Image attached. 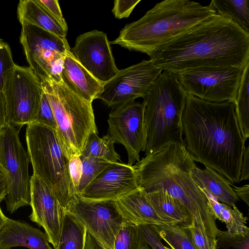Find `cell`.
Masks as SVG:
<instances>
[{
	"label": "cell",
	"mask_w": 249,
	"mask_h": 249,
	"mask_svg": "<svg viewBox=\"0 0 249 249\" xmlns=\"http://www.w3.org/2000/svg\"><path fill=\"white\" fill-rule=\"evenodd\" d=\"M181 123L186 149L230 183L240 182L245 141L234 102L213 103L187 93Z\"/></svg>",
	"instance_id": "obj_1"
},
{
	"label": "cell",
	"mask_w": 249,
	"mask_h": 249,
	"mask_svg": "<svg viewBox=\"0 0 249 249\" xmlns=\"http://www.w3.org/2000/svg\"><path fill=\"white\" fill-rule=\"evenodd\" d=\"M150 57L157 68L174 74L201 67L243 70L249 62V33L216 14L163 45Z\"/></svg>",
	"instance_id": "obj_2"
},
{
	"label": "cell",
	"mask_w": 249,
	"mask_h": 249,
	"mask_svg": "<svg viewBox=\"0 0 249 249\" xmlns=\"http://www.w3.org/2000/svg\"><path fill=\"white\" fill-rule=\"evenodd\" d=\"M195 161L185 146L170 145L145 155L133 166L139 187L145 193L165 191L184 207L191 216L192 226L215 238L219 230L215 219L205 194L192 176Z\"/></svg>",
	"instance_id": "obj_3"
},
{
	"label": "cell",
	"mask_w": 249,
	"mask_h": 249,
	"mask_svg": "<svg viewBox=\"0 0 249 249\" xmlns=\"http://www.w3.org/2000/svg\"><path fill=\"white\" fill-rule=\"evenodd\" d=\"M216 14L210 4L203 6L189 0H163L139 19L126 24L109 43L150 56L163 45Z\"/></svg>",
	"instance_id": "obj_4"
},
{
	"label": "cell",
	"mask_w": 249,
	"mask_h": 249,
	"mask_svg": "<svg viewBox=\"0 0 249 249\" xmlns=\"http://www.w3.org/2000/svg\"><path fill=\"white\" fill-rule=\"evenodd\" d=\"M186 94L177 74L164 71L142 98L147 137L145 155L170 145L185 146L181 117Z\"/></svg>",
	"instance_id": "obj_5"
},
{
	"label": "cell",
	"mask_w": 249,
	"mask_h": 249,
	"mask_svg": "<svg viewBox=\"0 0 249 249\" xmlns=\"http://www.w3.org/2000/svg\"><path fill=\"white\" fill-rule=\"evenodd\" d=\"M25 137L33 175L52 190L66 212L79 195L70 176V160L55 130L31 123L27 124Z\"/></svg>",
	"instance_id": "obj_6"
},
{
	"label": "cell",
	"mask_w": 249,
	"mask_h": 249,
	"mask_svg": "<svg viewBox=\"0 0 249 249\" xmlns=\"http://www.w3.org/2000/svg\"><path fill=\"white\" fill-rule=\"evenodd\" d=\"M53 111L55 131L69 160L80 156L89 135L97 132L92 102L69 90L61 81L41 83Z\"/></svg>",
	"instance_id": "obj_7"
},
{
	"label": "cell",
	"mask_w": 249,
	"mask_h": 249,
	"mask_svg": "<svg viewBox=\"0 0 249 249\" xmlns=\"http://www.w3.org/2000/svg\"><path fill=\"white\" fill-rule=\"evenodd\" d=\"M20 22V41L30 68L41 83H60L64 58L71 50L66 37L25 21Z\"/></svg>",
	"instance_id": "obj_8"
},
{
	"label": "cell",
	"mask_w": 249,
	"mask_h": 249,
	"mask_svg": "<svg viewBox=\"0 0 249 249\" xmlns=\"http://www.w3.org/2000/svg\"><path fill=\"white\" fill-rule=\"evenodd\" d=\"M28 152L19 139V131L6 124L0 128V163L6 173V209L13 213L30 203L31 178Z\"/></svg>",
	"instance_id": "obj_9"
},
{
	"label": "cell",
	"mask_w": 249,
	"mask_h": 249,
	"mask_svg": "<svg viewBox=\"0 0 249 249\" xmlns=\"http://www.w3.org/2000/svg\"><path fill=\"white\" fill-rule=\"evenodd\" d=\"M2 91L7 124L15 127L33 123L39 108L43 89L30 67L16 64L7 71Z\"/></svg>",
	"instance_id": "obj_10"
},
{
	"label": "cell",
	"mask_w": 249,
	"mask_h": 249,
	"mask_svg": "<svg viewBox=\"0 0 249 249\" xmlns=\"http://www.w3.org/2000/svg\"><path fill=\"white\" fill-rule=\"evenodd\" d=\"M243 70L233 67H201L178 73L187 93L213 102H234Z\"/></svg>",
	"instance_id": "obj_11"
},
{
	"label": "cell",
	"mask_w": 249,
	"mask_h": 249,
	"mask_svg": "<svg viewBox=\"0 0 249 249\" xmlns=\"http://www.w3.org/2000/svg\"><path fill=\"white\" fill-rule=\"evenodd\" d=\"M66 212L86 227L88 233L110 249H114L116 236L126 222L115 199H86L78 195Z\"/></svg>",
	"instance_id": "obj_12"
},
{
	"label": "cell",
	"mask_w": 249,
	"mask_h": 249,
	"mask_svg": "<svg viewBox=\"0 0 249 249\" xmlns=\"http://www.w3.org/2000/svg\"><path fill=\"white\" fill-rule=\"evenodd\" d=\"M162 70L152 61L143 60L117 74L103 85L98 97L108 107L116 108L143 98Z\"/></svg>",
	"instance_id": "obj_13"
},
{
	"label": "cell",
	"mask_w": 249,
	"mask_h": 249,
	"mask_svg": "<svg viewBox=\"0 0 249 249\" xmlns=\"http://www.w3.org/2000/svg\"><path fill=\"white\" fill-rule=\"evenodd\" d=\"M145 106L135 101L115 108L107 120V134L115 142L123 144L128 154V163L132 166L140 160V152L146 148L144 120Z\"/></svg>",
	"instance_id": "obj_14"
},
{
	"label": "cell",
	"mask_w": 249,
	"mask_h": 249,
	"mask_svg": "<svg viewBox=\"0 0 249 249\" xmlns=\"http://www.w3.org/2000/svg\"><path fill=\"white\" fill-rule=\"evenodd\" d=\"M75 59L104 84L118 72L106 33L96 30L80 35L71 50Z\"/></svg>",
	"instance_id": "obj_15"
},
{
	"label": "cell",
	"mask_w": 249,
	"mask_h": 249,
	"mask_svg": "<svg viewBox=\"0 0 249 249\" xmlns=\"http://www.w3.org/2000/svg\"><path fill=\"white\" fill-rule=\"evenodd\" d=\"M30 189L32 212L29 218L44 229L49 242L57 249L65 211L52 190L33 174Z\"/></svg>",
	"instance_id": "obj_16"
},
{
	"label": "cell",
	"mask_w": 249,
	"mask_h": 249,
	"mask_svg": "<svg viewBox=\"0 0 249 249\" xmlns=\"http://www.w3.org/2000/svg\"><path fill=\"white\" fill-rule=\"evenodd\" d=\"M138 188L134 166L116 162L105 168L79 196L90 200L116 199Z\"/></svg>",
	"instance_id": "obj_17"
},
{
	"label": "cell",
	"mask_w": 249,
	"mask_h": 249,
	"mask_svg": "<svg viewBox=\"0 0 249 249\" xmlns=\"http://www.w3.org/2000/svg\"><path fill=\"white\" fill-rule=\"evenodd\" d=\"M61 80L71 92L90 102L98 99L103 89V84L96 79L75 59L71 51L66 54L64 58Z\"/></svg>",
	"instance_id": "obj_18"
},
{
	"label": "cell",
	"mask_w": 249,
	"mask_h": 249,
	"mask_svg": "<svg viewBox=\"0 0 249 249\" xmlns=\"http://www.w3.org/2000/svg\"><path fill=\"white\" fill-rule=\"evenodd\" d=\"M45 233L25 221L7 217L0 231V249L24 247L30 249H54Z\"/></svg>",
	"instance_id": "obj_19"
},
{
	"label": "cell",
	"mask_w": 249,
	"mask_h": 249,
	"mask_svg": "<svg viewBox=\"0 0 249 249\" xmlns=\"http://www.w3.org/2000/svg\"><path fill=\"white\" fill-rule=\"evenodd\" d=\"M115 202L126 222L136 226L166 224L158 216L145 192L140 187L115 199Z\"/></svg>",
	"instance_id": "obj_20"
},
{
	"label": "cell",
	"mask_w": 249,
	"mask_h": 249,
	"mask_svg": "<svg viewBox=\"0 0 249 249\" xmlns=\"http://www.w3.org/2000/svg\"><path fill=\"white\" fill-rule=\"evenodd\" d=\"M145 195L156 213L165 224L184 229L192 226L191 216L184 207L165 191L158 190Z\"/></svg>",
	"instance_id": "obj_21"
},
{
	"label": "cell",
	"mask_w": 249,
	"mask_h": 249,
	"mask_svg": "<svg viewBox=\"0 0 249 249\" xmlns=\"http://www.w3.org/2000/svg\"><path fill=\"white\" fill-rule=\"evenodd\" d=\"M191 174L197 185L218 201L232 207L239 200L230 185L231 183L207 166L201 169L195 165L192 169Z\"/></svg>",
	"instance_id": "obj_22"
},
{
	"label": "cell",
	"mask_w": 249,
	"mask_h": 249,
	"mask_svg": "<svg viewBox=\"0 0 249 249\" xmlns=\"http://www.w3.org/2000/svg\"><path fill=\"white\" fill-rule=\"evenodd\" d=\"M17 13L20 22L25 21L59 36H66L67 31L37 0H20Z\"/></svg>",
	"instance_id": "obj_23"
},
{
	"label": "cell",
	"mask_w": 249,
	"mask_h": 249,
	"mask_svg": "<svg viewBox=\"0 0 249 249\" xmlns=\"http://www.w3.org/2000/svg\"><path fill=\"white\" fill-rule=\"evenodd\" d=\"M202 190L207 198L213 216L215 219H218L224 223L228 231L249 232V228L246 226L247 218L235 205L231 207L220 202L205 190Z\"/></svg>",
	"instance_id": "obj_24"
},
{
	"label": "cell",
	"mask_w": 249,
	"mask_h": 249,
	"mask_svg": "<svg viewBox=\"0 0 249 249\" xmlns=\"http://www.w3.org/2000/svg\"><path fill=\"white\" fill-rule=\"evenodd\" d=\"M87 231L71 214L65 212L57 249H85Z\"/></svg>",
	"instance_id": "obj_25"
},
{
	"label": "cell",
	"mask_w": 249,
	"mask_h": 249,
	"mask_svg": "<svg viewBox=\"0 0 249 249\" xmlns=\"http://www.w3.org/2000/svg\"><path fill=\"white\" fill-rule=\"evenodd\" d=\"M249 62L243 70L234 101L235 111L244 140L249 137Z\"/></svg>",
	"instance_id": "obj_26"
},
{
	"label": "cell",
	"mask_w": 249,
	"mask_h": 249,
	"mask_svg": "<svg viewBox=\"0 0 249 249\" xmlns=\"http://www.w3.org/2000/svg\"><path fill=\"white\" fill-rule=\"evenodd\" d=\"M216 14L231 19L249 33V0H213Z\"/></svg>",
	"instance_id": "obj_27"
},
{
	"label": "cell",
	"mask_w": 249,
	"mask_h": 249,
	"mask_svg": "<svg viewBox=\"0 0 249 249\" xmlns=\"http://www.w3.org/2000/svg\"><path fill=\"white\" fill-rule=\"evenodd\" d=\"M113 139L107 134L100 138L97 132H91L88 137L80 156L92 157L110 162H118L120 157L116 152Z\"/></svg>",
	"instance_id": "obj_28"
},
{
	"label": "cell",
	"mask_w": 249,
	"mask_h": 249,
	"mask_svg": "<svg viewBox=\"0 0 249 249\" xmlns=\"http://www.w3.org/2000/svg\"><path fill=\"white\" fill-rule=\"evenodd\" d=\"M160 239L174 249H196L187 229L164 225H149Z\"/></svg>",
	"instance_id": "obj_29"
},
{
	"label": "cell",
	"mask_w": 249,
	"mask_h": 249,
	"mask_svg": "<svg viewBox=\"0 0 249 249\" xmlns=\"http://www.w3.org/2000/svg\"><path fill=\"white\" fill-rule=\"evenodd\" d=\"M148 246L139 227L126 222L116 236L114 249H146Z\"/></svg>",
	"instance_id": "obj_30"
},
{
	"label": "cell",
	"mask_w": 249,
	"mask_h": 249,
	"mask_svg": "<svg viewBox=\"0 0 249 249\" xmlns=\"http://www.w3.org/2000/svg\"><path fill=\"white\" fill-rule=\"evenodd\" d=\"M80 158L82 163V175L77 190L79 195L105 168L113 163L92 157L80 156Z\"/></svg>",
	"instance_id": "obj_31"
},
{
	"label": "cell",
	"mask_w": 249,
	"mask_h": 249,
	"mask_svg": "<svg viewBox=\"0 0 249 249\" xmlns=\"http://www.w3.org/2000/svg\"><path fill=\"white\" fill-rule=\"evenodd\" d=\"M217 249H249V232L219 230L216 236Z\"/></svg>",
	"instance_id": "obj_32"
},
{
	"label": "cell",
	"mask_w": 249,
	"mask_h": 249,
	"mask_svg": "<svg viewBox=\"0 0 249 249\" xmlns=\"http://www.w3.org/2000/svg\"><path fill=\"white\" fill-rule=\"evenodd\" d=\"M33 123L43 124L56 130V123L47 96L43 90L39 108Z\"/></svg>",
	"instance_id": "obj_33"
},
{
	"label": "cell",
	"mask_w": 249,
	"mask_h": 249,
	"mask_svg": "<svg viewBox=\"0 0 249 249\" xmlns=\"http://www.w3.org/2000/svg\"><path fill=\"white\" fill-rule=\"evenodd\" d=\"M15 65L9 45L0 38V90L2 91L6 72Z\"/></svg>",
	"instance_id": "obj_34"
},
{
	"label": "cell",
	"mask_w": 249,
	"mask_h": 249,
	"mask_svg": "<svg viewBox=\"0 0 249 249\" xmlns=\"http://www.w3.org/2000/svg\"><path fill=\"white\" fill-rule=\"evenodd\" d=\"M187 230L196 249H217L216 238L200 232L193 226Z\"/></svg>",
	"instance_id": "obj_35"
},
{
	"label": "cell",
	"mask_w": 249,
	"mask_h": 249,
	"mask_svg": "<svg viewBox=\"0 0 249 249\" xmlns=\"http://www.w3.org/2000/svg\"><path fill=\"white\" fill-rule=\"evenodd\" d=\"M141 0H114L112 12L117 18L121 19L128 18L135 6Z\"/></svg>",
	"instance_id": "obj_36"
},
{
	"label": "cell",
	"mask_w": 249,
	"mask_h": 249,
	"mask_svg": "<svg viewBox=\"0 0 249 249\" xmlns=\"http://www.w3.org/2000/svg\"><path fill=\"white\" fill-rule=\"evenodd\" d=\"M37 2L68 31L67 24L63 17L57 0H37Z\"/></svg>",
	"instance_id": "obj_37"
},
{
	"label": "cell",
	"mask_w": 249,
	"mask_h": 249,
	"mask_svg": "<svg viewBox=\"0 0 249 249\" xmlns=\"http://www.w3.org/2000/svg\"><path fill=\"white\" fill-rule=\"evenodd\" d=\"M138 226L141 229L146 243L151 249H167V247L162 244L159 235L149 225Z\"/></svg>",
	"instance_id": "obj_38"
},
{
	"label": "cell",
	"mask_w": 249,
	"mask_h": 249,
	"mask_svg": "<svg viewBox=\"0 0 249 249\" xmlns=\"http://www.w3.org/2000/svg\"><path fill=\"white\" fill-rule=\"evenodd\" d=\"M69 171L72 183L77 192L82 175V163L80 156H74L70 160Z\"/></svg>",
	"instance_id": "obj_39"
},
{
	"label": "cell",
	"mask_w": 249,
	"mask_h": 249,
	"mask_svg": "<svg viewBox=\"0 0 249 249\" xmlns=\"http://www.w3.org/2000/svg\"><path fill=\"white\" fill-rule=\"evenodd\" d=\"M249 178V146L245 147L240 170V181Z\"/></svg>",
	"instance_id": "obj_40"
},
{
	"label": "cell",
	"mask_w": 249,
	"mask_h": 249,
	"mask_svg": "<svg viewBox=\"0 0 249 249\" xmlns=\"http://www.w3.org/2000/svg\"><path fill=\"white\" fill-rule=\"evenodd\" d=\"M236 196L243 200L248 206L249 205V185H245L242 187L236 186L230 184Z\"/></svg>",
	"instance_id": "obj_41"
},
{
	"label": "cell",
	"mask_w": 249,
	"mask_h": 249,
	"mask_svg": "<svg viewBox=\"0 0 249 249\" xmlns=\"http://www.w3.org/2000/svg\"><path fill=\"white\" fill-rule=\"evenodd\" d=\"M7 193L6 173L0 163V202L5 198Z\"/></svg>",
	"instance_id": "obj_42"
},
{
	"label": "cell",
	"mask_w": 249,
	"mask_h": 249,
	"mask_svg": "<svg viewBox=\"0 0 249 249\" xmlns=\"http://www.w3.org/2000/svg\"><path fill=\"white\" fill-rule=\"evenodd\" d=\"M7 124V112L5 97L2 91L0 90V128Z\"/></svg>",
	"instance_id": "obj_43"
},
{
	"label": "cell",
	"mask_w": 249,
	"mask_h": 249,
	"mask_svg": "<svg viewBox=\"0 0 249 249\" xmlns=\"http://www.w3.org/2000/svg\"><path fill=\"white\" fill-rule=\"evenodd\" d=\"M85 249H110L98 242L87 233Z\"/></svg>",
	"instance_id": "obj_44"
},
{
	"label": "cell",
	"mask_w": 249,
	"mask_h": 249,
	"mask_svg": "<svg viewBox=\"0 0 249 249\" xmlns=\"http://www.w3.org/2000/svg\"><path fill=\"white\" fill-rule=\"evenodd\" d=\"M7 218V217L3 213L0 207V231L4 225Z\"/></svg>",
	"instance_id": "obj_45"
},
{
	"label": "cell",
	"mask_w": 249,
	"mask_h": 249,
	"mask_svg": "<svg viewBox=\"0 0 249 249\" xmlns=\"http://www.w3.org/2000/svg\"><path fill=\"white\" fill-rule=\"evenodd\" d=\"M146 249H151L149 246L146 248Z\"/></svg>",
	"instance_id": "obj_46"
},
{
	"label": "cell",
	"mask_w": 249,
	"mask_h": 249,
	"mask_svg": "<svg viewBox=\"0 0 249 249\" xmlns=\"http://www.w3.org/2000/svg\"><path fill=\"white\" fill-rule=\"evenodd\" d=\"M171 247V249H174L173 248H172V247ZM167 249H169V248H167Z\"/></svg>",
	"instance_id": "obj_47"
}]
</instances>
